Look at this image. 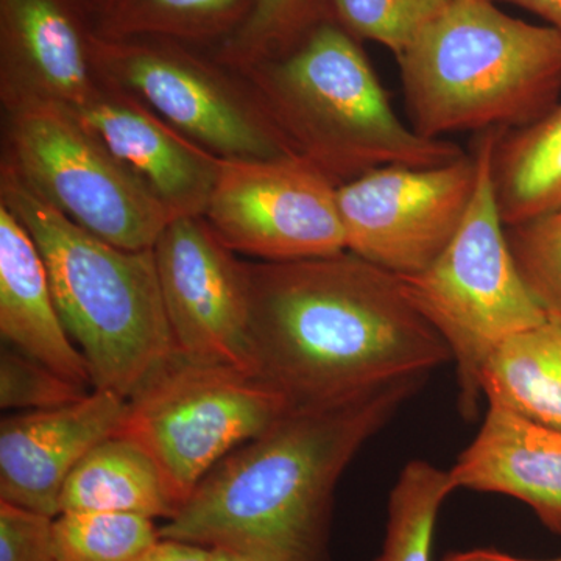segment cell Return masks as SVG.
<instances>
[{"mask_svg":"<svg viewBox=\"0 0 561 561\" xmlns=\"http://www.w3.org/2000/svg\"><path fill=\"white\" fill-rule=\"evenodd\" d=\"M88 390L21 351L3 345L0 353L2 411H49L87 397Z\"/></svg>","mask_w":561,"mask_h":561,"instance_id":"4316f807","label":"cell"},{"mask_svg":"<svg viewBox=\"0 0 561 561\" xmlns=\"http://www.w3.org/2000/svg\"><path fill=\"white\" fill-rule=\"evenodd\" d=\"M481 387L489 404L561 430V319L548 317L502 342L483 367Z\"/></svg>","mask_w":561,"mask_h":561,"instance_id":"ffe728a7","label":"cell"},{"mask_svg":"<svg viewBox=\"0 0 561 561\" xmlns=\"http://www.w3.org/2000/svg\"><path fill=\"white\" fill-rule=\"evenodd\" d=\"M209 561H256L230 549H209Z\"/></svg>","mask_w":561,"mask_h":561,"instance_id":"1f68e13d","label":"cell"},{"mask_svg":"<svg viewBox=\"0 0 561 561\" xmlns=\"http://www.w3.org/2000/svg\"><path fill=\"white\" fill-rule=\"evenodd\" d=\"M203 219L236 254L262 262L345 251L337 186L298 157L220 160Z\"/></svg>","mask_w":561,"mask_h":561,"instance_id":"30bf717a","label":"cell"},{"mask_svg":"<svg viewBox=\"0 0 561 561\" xmlns=\"http://www.w3.org/2000/svg\"><path fill=\"white\" fill-rule=\"evenodd\" d=\"M490 179L505 227L561 209V102L526 127L500 131Z\"/></svg>","mask_w":561,"mask_h":561,"instance_id":"d6986e66","label":"cell"},{"mask_svg":"<svg viewBox=\"0 0 561 561\" xmlns=\"http://www.w3.org/2000/svg\"><path fill=\"white\" fill-rule=\"evenodd\" d=\"M245 275L256 376L290 411L345 404L453 360L400 278L348 250L245 261Z\"/></svg>","mask_w":561,"mask_h":561,"instance_id":"6da1fadb","label":"cell"},{"mask_svg":"<svg viewBox=\"0 0 561 561\" xmlns=\"http://www.w3.org/2000/svg\"><path fill=\"white\" fill-rule=\"evenodd\" d=\"M397 61L411 127L424 138L516 130L560 102L561 36L496 0H451Z\"/></svg>","mask_w":561,"mask_h":561,"instance_id":"3957f363","label":"cell"},{"mask_svg":"<svg viewBox=\"0 0 561 561\" xmlns=\"http://www.w3.org/2000/svg\"><path fill=\"white\" fill-rule=\"evenodd\" d=\"M426 376L334 408L289 411L216 465L160 538L256 561H327L332 497L351 460Z\"/></svg>","mask_w":561,"mask_h":561,"instance_id":"7a4b0ae2","label":"cell"},{"mask_svg":"<svg viewBox=\"0 0 561 561\" xmlns=\"http://www.w3.org/2000/svg\"><path fill=\"white\" fill-rule=\"evenodd\" d=\"M241 72L289 154L337 187L387 165L434 168L467 154L398 117L360 41L337 21L286 57Z\"/></svg>","mask_w":561,"mask_h":561,"instance_id":"5b68a950","label":"cell"},{"mask_svg":"<svg viewBox=\"0 0 561 561\" xmlns=\"http://www.w3.org/2000/svg\"><path fill=\"white\" fill-rule=\"evenodd\" d=\"M443 561H561V557L551 560H526L508 553L491 551V549H474V551L448 553Z\"/></svg>","mask_w":561,"mask_h":561,"instance_id":"4dcf8cb0","label":"cell"},{"mask_svg":"<svg viewBox=\"0 0 561 561\" xmlns=\"http://www.w3.org/2000/svg\"><path fill=\"white\" fill-rule=\"evenodd\" d=\"M95 62L103 81L220 160L289 157L245 73L209 47L162 36H98Z\"/></svg>","mask_w":561,"mask_h":561,"instance_id":"9c48e42d","label":"cell"},{"mask_svg":"<svg viewBox=\"0 0 561 561\" xmlns=\"http://www.w3.org/2000/svg\"><path fill=\"white\" fill-rule=\"evenodd\" d=\"M251 0H94L102 38L162 36L216 49L245 20Z\"/></svg>","mask_w":561,"mask_h":561,"instance_id":"44dd1931","label":"cell"},{"mask_svg":"<svg viewBox=\"0 0 561 561\" xmlns=\"http://www.w3.org/2000/svg\"><path fill=\"white\" fill-rule=\"evenodd\" d=\"M454 491L448 471L424 460L405 465L389 501V522L376 561H432L435 523Z\"/></svg>","mask_w":561,"mask_h":561,"instance_id":"603a6c76","label":"cell"},{"mask_svg":"<svg viewBox=\"0 0 561 561\" xmlns=\"http://www.w3.org/2000/svg\"><path fill=\"white\" fill-rule=\"evenodd\" d=\"M0 335L58 375L92 386L90 367L69 337L38 247L5 206L0 205Z\"/></svg>","mask_w":561,"mask_h":561,"instance_id":"e0dca14e","label":"cell"},{"mask_svg":"<svg viewBox=\"0 0 561 561\" xmlns=\"http://www.w3.org/2000/svg\"><path fill=\"white\" fill-rule=\"evenodd\" d=\"M537 14L561 36V0H502Z\"/></svg>","mask_w":561,"mask_h":561,"instance_id":"f546056e","label":"cell"},{"mask_svg":"<svg viewBox=\"0 0 561 561\" xmlns=\"http://www.w3.org/2000/svg\"><path fill=\"white\" fill-rule=\"evenodd\" d=\"M3 114L0 165L111 245L153 249L171 214L79 114L49 103Z\"/></svg>","mask_w":561,"mask_h":561,"instance_id":"ba28073f","label":"cell"},{"mask_svg":"<svg viewBox=\"0 0 561 561\" xmlns=\"http://www.w3.org/2000/svg\"><path fill=\"white\" fill-rule=\"evenodd\" d=\"M451 0H332L335 21L359 41L397 57Z\"/></svg>","mask_w":561,"mask_h":561,"instance_id":"484cf974","label":"cell"},{"mask_svg":"<svg viewBox=\"0 0 561 561\" xmlns=\"http://www.w3.org/2000/svg\"><path fill=\"white\" fill-rule=\"evenodd\" d=\"M335 21L332 0H251L242 24L214 54L239 70L279 60Z\"/></svg>","mask_w":561,"mask_h":561,"instance_id":"7402d4cb","label":"cell"},{"mask_svg":"<svg viewBox=\"0 0 561 561\" xmlns=\"http://www.w3.org/2000/svg\"><path fill=\"white\" fill-rule=\"evenodd\" d=\"M478 175L472 151L434 168L387 165L342 184L346 250L397 276L423 272L459 230Z\"/></svg>","mask_w":561,"mask_h":561,"instance_id":"8fae6325","label":"cell"},{"mask_svg":"<svg viewBox=\"0 0 561 561\" xmlns=\"http://www.w3.org/2000/svg\"><path fill=\"white\" fill-rule=\"evenodd\" d=\"M68 512L131 513L169 522L179 505L149 454L117 434L70 472L60 497V513Z\"/></svg>","mask_w":561,"mask_h":561,"instance_id":"ac0fdd59","label":"cell"},{"mask_svg":"<svg viewBox=\"0 0 561 561\" xmlns=\"http://www.w3.org/2000/svg\"><path fill=\"white\" fill-rule=\"evenodd\" d=\"M128 400L95 390L49 411L14 412L0 423V501L57 518L70 472L119 434Z\"/></svg>","mask_w":561,"mask_h":561,"instance_id":"5bb4252c","label":"cell"},{"mask_svg":"<svg viewBox=\"0 0 561 561\" xmlns=\"http://www.w3.org/2000/svg\"><path fill=\"white\" fill-rule=\"evenodd\" d=\"M448 472L454 491L515 497L561 535V430L489 404L481 430Z\"/></svg>","mask_w":561,"mask_h":561,"instance_id":"2e32d148","label":"cell"},{"mask_svg":"<svg viewBox=\"0 0 561 561\" xmlns=\"http://www.w3.org/2000/svg\"><path fill=\"white\" fill-rule=\"evenodd\" d=\"M139 561H209V549L194 542L160 538Z\"/></svg>","mask_w":561,"mask_h":561,"instance_id":"f1b7e54d","label":"cell"},{"mask_svg":"<svg viewBox=\"0 0 561 561\" xmlns=\"http://www.w3.org/2000/svg\"><path fill=\"white\" fill-rule=\"evenodd\" d=\"M289 411L260 376L180 354L128 398L119 435L149 454L180 508L220 460Z\"/></svg>","mask_w":561,"mask_h":561,"instance_id":"52a82bcc","label":"cell"},{"mask_svg":"<svg viewBox=\"0 0 561 561\" xmlns=\"http://www.w3.org/2000/svg\"><path fill=\"white\" fill-rule=\"evenodd\" d=\"M173 337L190 359L253 373L245 261L203 217H180L153 247Z\"/></svg>","mask_w":561,"mask_h":561,"instance_id":"7c38bea8","label":"cell"},{"mask_svg":"<svg viewBox=\"0 0 561 561\" xmlns=\"http://www.w3.org/2000/svg\"><path fill=\"white\" fill-rule=\"evenodd\" d=\"M94 0H0V103L80 113L103 90Z\"/></svg>","mask_w":561,"mask_h":561,"instance_id":"4fadbf2b","label":"cell"},{"mask_svg":"<svg viewBox=\"0 0 561 561\" xmlns=\"http://www.w3.org/2000/svg\"><path fill=\"white\" fill-rule=\"evenodd\" d=\"M77 114L153 192L173 220L205 216L219 176V157L108 81Z\"/></svg>","mask_w":561,"mask_h":561,"instance_id":"9a60e30c","label":"cell"},{"mask_svg":"<svg viewBox=\"0 0 561 561\" xmlns=\"http://www.w3.org/2000/svg\"><path fill=\"white\" fill-rule=\"evenodd\" d=\"M0 205L38 247L58 312L92 387L128 400L180 356L153 249L124 250L70 221L0 165Z\"/></svg>","mask_w":561,"mask_h":561,"instance_id":"277c9868","label":"cell"},{"mask_svg":"<svg viewBox=\"0 0 561 561\" xmlns=\"http://www.w3.org/2000/svg\"><path fill=\"white\" fill-rule=\"evenodd\" d=\"M500 131L479 135L478 184L451 242L423 272L398 276L405 298L448 346L460 412L470 420L478 413L482 370L494 350L548 319L524 286L494 201L490 160Z\"/></svg>","mask_w":561,"mask_h":561,"instance_id":"8992f818","label":"cell"},{"mask_svg":"<svg viewBox=\"0 0 561 561\" xmlns=\"http://www.w3.org/2000/svg\"><path fill=\"white\" fill-rule=\"evenodd\" d=\"M158 540L154 519L131 513L68 512L54 519L55 561H139Z\"/></svg>","mask_w":561,"mask_h":561,"instance_id":"cb8c5ba5","label":"cell"},{"mask_svg":"<svg viewBox=\"0 0 561 561\" xmlns=\"http://www.w3.org/2000/svg\"><path fill=\"white\" fill-rule=\"evenodd\" d=\"M524 286L546 317L561 319V209L505 227Z\"/></svg>","mask_w":561,"mask_h":561,"instance_id":"d4e9b609","label":"cell"},{"mask_svg":"<svg viewBox=\"0 0 561 561\" xmlns=\"http://www.w3.org/2000/svg\"><path fill=\"white\" fill-rule=\"evenodd\" d=\"M54 519L0 501V561H55Z\"/></svg>","mask_w":561,"mask_h":561,"instance_id":"83f0119b","label":"cell"}]
</instances>
